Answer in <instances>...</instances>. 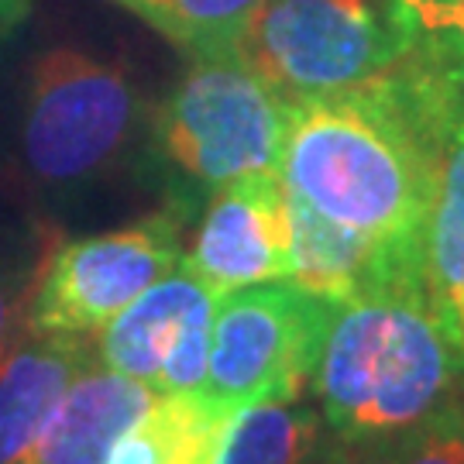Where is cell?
<instances>
[{
    "instance_id": "7c38bea8",
    "label": "cell",
    "mask_w": 464,
    "mask_h": 464,
    "mask_svg": "<svg viewBox=\"0 0 464 464\" xmlns=\"http://www.w3.org/2000/svg\"><path fill=\"white\" fill-rule=\"evenodd\" d=\"M151 399L155 392L145 382L90 362L45 420L32 464H107L117 437L149 410Z\"/></svg>"
},
{
    "instance_id": "7a4b0ae2",
    "label": "cell",
    "mask_w": 464,
    "mask_h": 464,
    "mask_svg": "<svg viewBox=\"0 0 464 464\" xmlns=\"http://www.w3.org/2000/svg\"><path fill=\"white\" fill-rule=\"evenodd\" d=\"M331 437L389 448L464 399V365L423 282H385L337 303L314 372Z\"/></svg>"
},
{
    "instance_id": "8992f818",
    "label": "cell",
    "mask_w": 464,
    "mask_h": 464,
    "mask_svg": "<svg viewBox=\"0 0 464 464\" xmlns=\"http://www.w3.org/2000/svg\"><path fill=\"white\" fill-rule=\"evenodd\" d=\"M189 210L179 199L114 231L69 237L38 262L24 327L93 341L128 303L179 266Z\"/></svg>"
},
{
    "instance_id": "8fae6325",
    "label": "cell",
    "mask_w": 464,
    "mask_h": 464,
    "mask_svg": "<svg viewBox=\"0 0 464 464\" xmlns=\"http://www.w3.org/2000/svg\"><path fill=\"white\" fill-rule=\"evenodd\" d=\"M282 214H285V282L306 293H316L331 303H348L385 282L420 279V272L389 262L375 245H368L365 237L351 234L348 227L314 210L285 183H282Z\"/></svg>"
},
{
    "instance_id": "277c9868",
    "label": "cell",
    "mask_w": 464,
    "mask_h": 464,
    "mask_svg": "<svg viewBox=\"0 0 464 464\" xmlns=\"http://www.w3.org/2000/svg\"><path fill=\"white\" fill-rule=\"evenodd\" d=\"M289 103L237 55L189 59V69L149 117V145L172 183V199L193 207L255 172H279Z\"/></svg>"
},
{
    "instance_id": "3957f363",
    "label": "cell",
    "mask_w": 464,
    "mask_h": 464,
    "mask_svg": "<svg viewBox=\"0 0 464 464\" xmlns=\"http://www.w3.org/2000/svg\"><path fill=\"white\" fill-rule=\"evenodd\" d=\"M149 117L121 63L72 45L42 52L21 100V172L42 197H80L128 162L138 138H149Z\"/></svg>"
},
{
    "instance_id": "e0dca14e",
    "label": "cell",
    "mask_w": 464,
    "mask_h": 464,
    "mask_svg": "<svg viewBox=\"0 0 464 464\" xmlns=\"http://www.w3.org/2000/svg\"><path fill=\"white\" fill-rule=\"evenodd\" d=\"M38 258H21V248L0 241V358L14 344V337L24 327V306H28V293H32L34 272H38Z\"/></svg>"
},
{
    "instance_id": "30bf717a",
    "label": "cell",
    "mask_w": 464,
    "mask_h": 464,
    "mask_svg": "<svg viewBox=\"0 0 464 464\" xmlns=\"http://www.w3.org/2000/svg\"><path fill=\"white\" fill-rule=\"evenodd\" d=\"M179 266L217 296L285 279L279 172H255L217 186L186 237Z\"/></svg>"
},
{
    "instance_id": "9c48e42d",
    "label": "cell",
    "mask_w": 464,
    "mask_h": 464,
    "mask_svg": "<svg viewBox=\"0 0 464 464\" xmlns=\"http://www.w3.org/2000/svg\"><path fill=\"white\" fill-rule=\"evenodd\" d=\"M217 299L176 266L93 337L97 362L151 392H203Z\"/></svg>"
},
{
    "instance_id": "d6986e66",
    "label": "cell",
    "mask_w": 464,
    "mask_h": 464,
    "mask_svg": "<svg viewBox=\"0 0 464 464\" xmlns=\"http://www.w3.org/2000/svg\"><path fill=\"white\" fill-rule=\"evenodd\" d=\"M314 464H392L389 448H368V444H344L334 437V448H320Z\"/></svg>"
},
{
    "instance_id": "ba28073f",
    "label": "cell",
    "mask_w": 464,
    "mask_h": 464,
    "mask_svg": "<svg viewBox=\"0 0 464 464\" xmlns=\"http://www.w3.org/2000/svg\"><path fill=\"white\" fill-rule=\"evenodd\" d=\"M402 90L427 134L430 203L420 241V279L433 316L464 365V66L448 38L416 32L396 59Z\"/></svg>"
},
{
    "instance_id": "ac0fdd59",
    "label": "cell",
    "mask_w": 464,
    "mask_h": 464,
    "mask_svg": "<svg viewBox=\"0 0 464 464\" xmlns=\"http://www.w3.org/2000/svg\"><path fill=\"white\" fill-rule=\"evenodd\" d=\"M416 32H430L448 38V45L454 49V55L461 59L464 66V4H444V7H430L423 14L413 17Z\"/></svg>"
},
{
    "instance_id": "6da1fadb",
    "label": "cell",
    "mask_w": 464,
    "mask_h": 464,
    "mask_svg": "<svg viewBox=\"0 0 464 464\" xmlns=\"http://www.w3.org/2000/svg\"><path fill=\"white\" fill-rule=\"evenodd\" d=\"M279 176L389 262L420 272L433 162L396 63L365 83L289 103Z\"/></svg>"
},
{
    "instance_id": "52a82bcc",
    "label": "cell",
    "mask_w": 464,
    "mask_h": 464,
    "mask_svg": "<svg viewBox=\"0 0 464 464\" xmlns=\"http://www.w3.org/2000/svg\"><path fill=\"white\" fill-rule=\"evenodd\" d=\"M337 303L293 282H262L217 299L203 392L245 410L255 402H293L314 382Z\"/></svg>"
},
{
    "instance_id": "5bb4252c",
    "label": "cell",
    "mask_w": 464,
    "mask_h": 464,
    "mask_svg": "<svg viewBox=\"0 0 464 464\" xmlns=\"http://www.w3.org/2000/svg\"><path fill=\"white\" fill-rule=\"evenodd\" d=\"M324 433V413L299 399L255 402L231 416L220 464H314Z\"/></svg>"
},
{
    "instance_id": "9a60e30c",
    "label": "cell",
    "mask_w": 464,
    "mask_h": 464,
    "mask_svg": "<svg viewBox=\"0 0 464 464\" xmlns=\"http://www.w3.org/2000/svg\"><path fill=\"white\" fill-rule=\"evenodd\" d=\"M145 21L186 59L237 55V42L266 0H111Z\"/></svg>"
},
{
    "instance_id": "5b68a950",
    "label": "cell",
    "mask_w": 464,
    "mask_h": 464,
    "mask_svg": "<svg viewBox=\"0 0 464 464\" xmlns=\"http://www.w3.org/2000/svg\"><path fill=\"white\" fill-rule=\"evenodd\" d=\"M416 24L396 0H266L237 59L285 103L365 83L402 59Z\"/></svg>"
},
{
    "instance_id": "2e32d148",
    "label": "cell",
    "mask_w": 464,
    "mask_h": 464,
    "mask_svg": "<svg viewBox=\"0 0 464 464\" xmlns=\"http://www.w3.org/2000/svg\"><path fill=\"white\" fill-rule=\"evenodd\" d=\"M392 464H464V399L389 444Z\"/></svg>"
},
{
    "instance_id": "44dd1931",
    "label": "cell",
    "mask_w": 464,
    "mask_h": 464,
    "mask_svg": "<svg viewBox=\"0 0 464 464\" xmlns=\"http://www.w3.org/2000/svg\"><path fill=\"white\" fill-rule=\"evenodd\" d=\"M399 7H402V14L413 21L416 14H423V11H430V7H444V4H464V0H396Z\"/></svg>"
},
{
    "instance_id": "ffe728a7",
    "label": "cell",
    "mask_w": 464,
    "mask_h": 464,
    "mask_svg": "<svg viewBox=\"0 0 464 464\" xmlns=\"http://www.w3.org/2000/svg\"><path fill=\"white\" fill-rule=\"evenodd\" d=\"M28 7H32V0H0V32L14 28L17 21L28 14Z\"/></svg>"
},
{
    "instance_id": "4fadbf2b",
    "label": "cell",
    "mask_w": 464,
    "mask_h": 464,
    "mask_svg": "<svg viewBox=\"0 0 464 464\" xmlns=\"http://www.w3.org/2000/svg\"><path fill=\"white\" fill-rule=\"evenodd\" d=\"M231 416L207 392H155L107 464H220Z\"/></svg>"
}]
</instances>
